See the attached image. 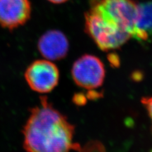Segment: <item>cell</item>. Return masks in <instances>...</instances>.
I'll return each mask as SVG.
<instances>
[{"instance_id":"1","label":"cell","mask_w":152,"mask_h":152,"mask_svg":"<svg viewBox=\"0 0 152 152\" xmlns=\"http://www.w3.org/2000/svg\"><path fill=\"white\" fill-rule=\"evenodd\" d=\"M26 152H70L80 146L74 142L75 127L47 97L31 109L22 131Z\"/></svg>"},{"instance_id":"2","label":"cell","mask_w":152,"mask_h":152,"mask_svg":"<svg viewBox=\"0 0 152 152\" xmlns=\"http://www.w3.org/2000/svg\"><path fill=\"white\" fill-rule=\"evenodd\" d=\"M89 10L134 37L138 8L132 0H90Z\"/></svg>"},{"instance_id":"3","label":"cell","mask_w":152,"mask_h":152,"mask_svg":"<svg viewBox=\"0 0 152 152\" xmlns=\"http://www.w3.org/2000/svg\"><path fill=\"white\" fill-rule=\"evenodd\" d=\"M84 31L99 48L104 51L118 48L131 37L128 33L108 24L89 10L84 14Z\"/></svg>"},{"instance_id":"4","label":"cell","mask_w":152,"mask_h":152,"mask_svg":"<svg viewBox=\"0 0 152 152\" xmlns=\"http://www.w3.org/2000/svg\"><path fill=\"white\" fill-rule=\"evenodd\" d=\"M71 74L74 83L86 89L102 86L105 77V69L101 60L92 55H84L74 63Z\"/></svg>"},{"instance_id":"5","label":"cell","mask_w":152,"mask_h":152,"mask_svg":"<svg viewBox=\"0 0 152 152\" xmlns=\"http://www.w3.org/2000/svg\"><path fill=\"white\" fill-rule=\"evenodd\" d=\"M59 70L48 60H37L30 64L25 72V79L33 91L44 94L51 92L58 83Z\"/></svg>"},{"instance_id":"6","label":"cell","mask_w":152,"mask_h":152,"mask_svg":"<svg viewBox=\"0 0 152 152\" xmlns=\"http://www.w3.org/2000/svg\"><path fill=\"white\" fill-rule=\"evenodd\" d=\"M30 0H0V26L13 31L30 20Z\"/></svg>"},{"instance_id":"7","label":"cell","mask_w":152,"mask_h":152,"mask_svg":"<svg viewBox=\"0 0 152 152\" xmlns=\"http://www.w3.org/2000/svg\"><path fill=\"white\" fill-rule=\"evenodd\" d=\"M37 48L46 60L56 61L64 58L69 50L66 36L58 30H50L45 32L38 40Z\"/></svg>"},{"instance_id":"8","label":"cell","mask_w":152,"mask_h":152,"mask_svg":"<svg viewBox=\"0 0 152 152\" xmlns=\"http://www.w3.org/2000/svg\"><path fill=\"white\" fill-rule=\"evenodd\" d=\"M137 18L134 39L146 41L152 38V2L137 4Z\"/></svg>"},{"instance_id":"9","label":"cell","mask_w":152,"mask_h":152,"mask_svg":"<svg viewBox=\"0 0 152 152\" xmlns=\"http://www.w3.org/2000/svg\"><path fill=\"white\" fill-rule=\"evenodd\" d=\"M79 152H104L103 150V148L100 145H98L97 142H91L89 143L87 146L80 147V148L78 151Z\"/></svg>"},{"instance_id":"10","label":"cell","mask_w":152,"mask_h":152,"mask_svg":"<svg viewBox=\"0 0 152 152\" xmlns=\"http://www.w3.org/2000/svg\"><path fill=\"white\" fill-rule=\"evenodd\" d=\"M141 102L146 108L152 123V97L143 98L142 99Z\"/></svg>"},{"instance_id":"11","label":"cell","mask_w":152,"mask_h":152,"mask_svg":"<svg viewBox=\"0 0 152 152\" xmlns=\"http://www.w3.org/2000/svg\"><path fill=\"white\" fill-rule=\"evenodd\" d=\"M47 1L53 4H62L68 1L69 0H47Z\"/></svg>"}]
</instances>
